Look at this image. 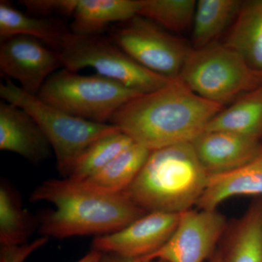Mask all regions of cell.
I'll return each mask as SVG.
<instances>
[{"mask_svg": "<svg viewBox=\"0 0 262 262\" xmlns=\"http://www.w3.org/2000/svg\"><path fill=\"white\" fill-rule=\"evenodd\" d=\"M224 107L198 96L177 77L130 100L114 114L110 124L153 151L192 143Z\"/></svg>", "mask_w": 262, "mask_h": 262, "instance_id": "6da1fadb", "label": "cell"}, {"mask_svg": "<svg viewBox=\"0 0 262 262\" xmlns=\"http://www.w3.org/2000/svg\"><path fill=\"white\" fill-rule=\"evenodd\" d=\"M30 201L48 202L55 207L37 216L38 231L48 238L106 235L147 213L125 192H101L70 179L45 181L33 191Z\"/></svg>", "mask_w": 262, "mask_h": 262, "instance_id": "7a4b0ae2", "label": "cell"}, {"mask_svg": "<svg viewBox=\"0 0 262 262\" xmlns=\"http://www.w3.org/2000/svg\"><path fill=\"white\" fill-rule=\"evenodd\" d=\"M208 179L192 143H185L150 151L125 192L146 213H181L196 206Z\"/></svg>", "mask_w": 262, "mask_h": 262, "instance_id": "3957f363", "label": "cell"}, {"mask_svg": "<svg viewBox=\"0 0 262 262\" xmlns=\"http://www.w3.org/2000/svg\"><path fill=\"white\" fill-rule=\"evenodd\" d=\"M0 96L27 112L41 127L54 152L56 168L70 177L86 149L103 136L120 130L112 124H100L72 116L25 92L11 80L0 84Z\"/></svg>", "mask_w": 262, "mask_h": 262, "instance_id": "277c9868", "label": "cell"}, {"mask_svg": "<svg viewBox=\"0 0 262 262\" xmlns=\"http://www.w3.org/2000/svg\"><path fill=\"white\" fill-rule=\"evenodd\" d=\"M179 78L201 97L225 106L262 85V75L223 43L192 48Z\"/></svg>", "mask_w": 262, "mask_h": 262, "instance_id": "5b68a950", "label": "cell"}, {"mask_svg": "<svg viewBox=\"0 0 262 262\" xmlns=\"http://www.w3.org/2000/svg\"><path fill=\"white\" fill-rule=\"evenodd\" d=\"M140 95L98 74L82 75L61 68L50 76L37 96L72 116L107 124L119 108Z\"/></svg>", "mask_w": 262, "mask_h": 262, "instance_id": "8992f818", "label": "cell"}, {"mask_svg": "<svg viewBox=\"0 0 262 262\" xmlns=\"http://www.w3.org/2000/svg\"><path fill=\"white\" fill-rule=\"evenodd\" d=\"M57 52L63 68L75 72L94 69L98 75L141 94L157 91L173 80L147 70L101 34L78 35L70 31Z\"/></svg>", "mask_w": 262, "mask_h": 262, "instance_id": "52a82bcc", "label": "cell"}, {"mask_svg": "<svg viewBox=\"0 0 262 262\" xmlns=\"http://www.w3.org/2000/svg\"><path fill=\"white\" fill-rule=\"evenodd\" d=\"M110 38L141 66L170 79L179 77L192 49L184 39L139 15L116 24Z\"/></svg>", "mask_w": 262, "mask_h": 262, "instance_id": "ba28073f", "label": "cell"}, {"mask_svg": "<svg viewBox=\"0 0 262 262\" xmlns=\"http://www.w3.org/2000/svg\"><path fill=\"white\" fill-rule=\"evenodd\" d=\"M228 222L216 210H188L171 237L155 253L140 258L145 261L204 262L215 253Z\"/></svg>", "mask_w": 262, "mask_h": 262, "instance_id": "9c48e42d", "label": "cell"}, {"mask_svg": "<svg viewBox=\"0 0 262 262\" xmlns=\"http://www.w3.org/2000/svg\"><path fill=\"white\" fill-rule=\"evenodd\" d=\"M63 68L58 52L36 38L13 36L1 40L0 71L25 92L37 96L50 76Z\"/></svg>", "mask_w": 262, "mask_h": 262, "instance_id": "30bf717a", "label": "cell"}, {"mask_svg": "<svg viewBox=\"0 0 262 262\" xmlns=\"http://www.w3.org/2000/svg\"><path fill=\"white\" fill-rule=\"evenodd\" d=\"M181 213L151 212L114 233L98 236L92 250L129 258H143L155 253L171 237Z\"/></svg>", "mask_w": 262, "mask_h": 262, "instance_id": "8fae6325", "label": "cell"}, {"mask_svg": "<svg viewBox=\"0 0 262 262\" xmlns=\"http://www.w3.org/2000/svg\"><path fill=\"white\" fill-rule=\"evenodd\" d=\"M192 144L208 177L243 166L262 148L261 141L222 130H205Z\"/></svg>", "mask_w": 262, "mask_h": 262, "instance_id": "7c38bea8", "label": "cell"}, {"mask_svg": "<svg viewBox=\"0 0 262 262\" xmlns=\"http://www.w3.org/2000/svg\"><path fill=\"white\" fill-rule=\"evenodd\" d=\"M0 149L34 164L48 159L53 151L35 120L23 108L4 100L0 103Z\"/></svg>", "mask_w": 262, "mask_h": 262, "instance_id": "4fadbf2b", "label": "cell"}, {"mask_svg": "<svg viewBox=\"0 0 262 262\" xmlns=\"http://www.w3.org/2000/svg\"><path fill=\"white\" fill-rule=\"evenodd\" d=\"M234 196L262 198V148L243 166L227 173L209 176L196 206L200 210H216L222 202Z\"/></svg>", "mask_w": 262, "mask_h": 262, "instance_id": "5bb4252c", "label": "cell"}, {"mask_svg": "<svg viewBox=\"0 0 262 262\" xmlns=\"http://www.w3.org/2000/svg\"><path fill=\"white\" fill-rule=\"evenodd\" d=\"M220 242L223 262H262V198L228 223Z\"/></svg>", "mask_w": 262, "mask_h": 262, "instance_id": "9a60e30c", "label": "cell"}, {"mask_svg": "<svg viewBox=\"0 0 262 262\" xmlns=\"http://www.w3.org/2000/svg\"><path fill=\"white\" fill-rule=\"evenodd\" d=\"M223 44L262 75V0L242 2Z\"/></svg>", "mask_w": 262, "mask_h": 262, "instance_id": "2e32d148", "label": "cell"}, {"mask_svg": "<svg viewBox=\"0 0 262 262\" xmlns=\"http://www.w3.org/2000/svg\"><path fill=\"white\" fill-rule=\"evenodd\" d=\"M140 0H78L71 32L78 35H99L110 24L127 21L139 15Z\"/></svg>", "mask_w": 262, "mask_h": 262, "instance_id": "e0dca14e", "label": "cell"}, {"mask_svg": "<svg viewBox=\"0 0 262 262\" xmlns=\"http://www.w3.org/2000/svg\"><path fill=\"white\" fill-rule=\"evenodd\" d=\"M205 130L234 133L262 139V85L237 98L212 118Z\"/></svg>", "mask_w": 262, "mask_h": 262, "instance_id": "ac0fdd59", "label": "cell"}, {"mask_svg": "<svg viewBox=\"0 0 262 262\" xmlns=\"http://www.w3.org/2000/svg\"><path fill=\"white\" fill-rule=\"evenodd\" d=\"M69 32L59 20L32 17L15 9L8 2H0L1 40L13 36H28L39 39L57 51L63 37Z\"/></svg>", "mask_w": 262, "mask_h": 262, "instance_id": "d6986e66", "label": "cell"}, {"mask_svg": "<svg viewBox=\"0 0 262 262\" xmlns=\"http://www.w3.org/2000/svg\"><path fill=\"white\" fill-rule=\"evenodd\" d=\"M150 151L134 142L115 157L104 168L83 182L101 192H125L141 171Z\"/></svg>", "mask_w": 262, "mask_h": 262, "instance_id": "ffe728a7", "label": "cell"}, {"mask_svg": "<svg viewBox=\"0 0 262 262\" xmlns=\"http://www.w3.org/2000/svg\"><path fill=\"white\" fill-rule=\"evenodd\" d=\"M36 218L22 206L18 193L9 183L0 184V244L16 246L28 244V239L38 229Z\"/></svg>", "mask_w": 262, "mask_h": 262, "instance_id": "44dd1931", "label": "cell"}, {"mask_svg": "<svg viewBox=\"0 0 262 262\" xmlns=\"http://www.w3.org/2000/svg\"><path fill=\"white\" fill-rule=\"evenodd\" d=\"M242 2L238 0H199L192 26V48L217 42L237 17Z\"/></svg>", "mask_w": 262, "mask_h": 262, "instance_id": "7402d4cb", "label": "cell"}, {"mask_svg": "<svg viewBox=\"0 0 262 262\" xmlns=\"http://www.w3.org/2000/svg\"><path fill=\"white\" fill-rule=\"evenodd\" d=\"M134 141L121 130L103 136L84 151L67 179L83 182L104 168Z\"/></svg>", "mask_w": 262, "mask_h": 262, "instance_id": "603a6c76", "label": "cell"}, {"mask_svg": "<svg viewBox=\"0 0 262 262\" xmlns=\"http://www.w3.org/2000/svg\"><path fill=\"white\" fill-rule=\"evenodd\" d=\"M196 5L194 0H140L139 15L181 34L192 29Z\"/></svg>", "mask_w": 262, "mask_h": 262, "instance_id": "cb8c5ba5", "label": "cell"}, {"mask_svg": "<svg viewBox=\"0 0 262 262\" xmlns=\"http://www.w3.org/2000/svg\"><path fill=\"white\" fill-rule=\"evenodd\" d=\"M78 0H22L24 5L30 13L48 18V15L58 14L72 16Z\"/></svg>", "mask_w": 262, "mask_h": 262, "instance_id": "d4e9b609", "label": "cell"}, {"mask_svg": "<svg viewBox=\"0 0 262 262\" xmlns=\"http://www.w3.org/2000/svg\"><path fill=\"white\" fill-rule=\"evenodd\" d=\"M48 237H41L30 244L21 246H1L0 262H24L34 251L48 242Z\"/></svg>", "mask_w": 262, "mask_h": 262, "instance_id": "484cf974", "label": "cell"}, {"mask_svg": "<svg viewBox=\"0 0 262 262\" xmlns=\"http://www.w3.org/2000/svg\"><path fill=\"white\" fill-rule=\"evenodd\" d=\"M100 262H166L163 260H153V261H145L140 258H129L119 256L115 253H103L102 257Z\"/></svg>", "mask_w": 262, "mask_h": 262, "instance_id": "4316f807", "label": "cell"}, {"mask_svg": "<svg viewBox=\"0 0 262 262\" xmlns=\"http://www.w3.org/2000/svg\"><path fill=\"white\" fill-rule=\"evenodd\" d=\"M102 255L103 253L91 249L89 253L77 262H100Z\"/></svg>", "mask_w": 262, "mask_h": 262, "instance_id": "83f0119b", "label": "cell"}, {"mask_svg": "<svg viewBox=\"0 0 262 262\" xmlns=\"http://www.w3.org/2000/svg\"><path fill=\"white\" fill-rule=\"evenodd\" d=\"M208 262H223L222 260V253L220 249H217L213 253V256L208 260Z\"/></svg>", "mask_w": 262, "mask_h": 262, "instance_id": "f1b7e54d", "label": "cell"}]
</instances>
